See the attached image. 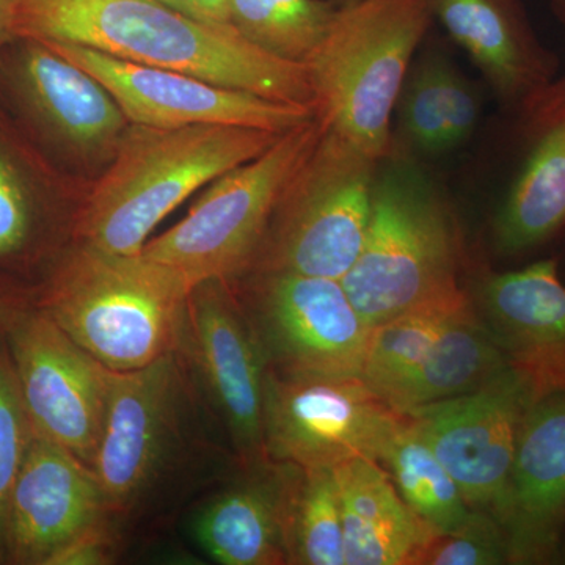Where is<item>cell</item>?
<instances>
[{"mask_svg":"<svg viewBox=\"0 0 565 565\" xmlns=\"http://www.w3.org/2000/svg\"><path fill=\"white\" fill-rule=\"evenodd\" d=\"M9 13L14 40L77 44L315 111L307 66L267 54L233 25L192 20L161 0H9Z\"/></svg>","mask_w":565,"mask_h":565,"instance_id":"6da1fadb","label":"cell"},{"mask_svg":"<svg viewBox=\"0 0 565 565\" xmlns=\"http://www.w3.org/2000/svg\"><path fill=\"white\" fill-rule=\"evenodd\" d=\"M280 136L228 125L152 128L129 122L109 169L77 212L74 234L98 250L137 255L156 226L192 193L252 161Z\"/></svg>","mask_w":565,"mask_h":565,"instance_id":"7a4b0ae2","label":"cell"},{"mask_svg":"<svg viewBox=\"0 0 565 565\" xmlns=\"http://www.w3.org/2000/svg\"><path fill=\"white\" fill-rule=\"evenodd\" d=\"M193 288L141 253L81 244L52 270L35 307L107 370L131 371L180 348Z\"/></svg>","mask_w":565,"mask_h":565,"instance_id":"3957f363","label":"cell"},{"mask_svg":"<svg viewBox=\"0 0 565 565\" xmlns=\"http://www.w3.org/2000/svg\"><path fill=\"white\" fill-rule=\"evenodd\" d=\"M462 239L452 204L411 158L379 166L359 258L344 275L349 299L371 329L459 291Z\"/></svg>","mask_w":565,"mask_h":565,"instance_id":"277c9868","label":"cell"},{"mask_svg":"<svg viewBox=\"0 0 565 565\" xmlns=\"http://www.w3.org/2000/svg\"><path fill=\"white\" fill-rule=\"evenodd\" d=\"M433 21L430 0L338 7L332 28L305 63L315 117L371 158H390L397 96Z\"/></svg>","mask_w":565,"mask_h":565,"instance_id":"5b68a950","label":"cell"},{"mask_svg":"<svg viewBox=\"0 0 565 565\" xmlns=\"http://www.w3.org/2000/svg\"><path fill=\"white\" fill-rule=\"evenodd\" d=\"M381 162L323 125L275 207L256 273L343 280L363 247Z\"/></svg>","mask_w":565,"mask_h":565,"instance_id":"8992f818","label":"cell"},{"mask_svg":"<svg viewBox=\"0 0 565 565\" xmlns=\"http://www.w3.org/2000/svg\"><path fill=\"white\" fill-rule=\"evenodd\" d=\"M323 132L318 117L211 182L181 222L148 241L141 255L180 270L192 286L250 269L275 207Z\"/></svg>","mask_w":565,"mask_h":565,"instance_id":"52a82bcc","label":"cell"},{"mask_svg":"<svg viewBox=\"0 0 565 565\" xmlns=\"http://www.w3.org/2000/svg\"><path fill=\"white\" fill-rule=\"evenodd\" d=\"M404 414L360 377H286L267 371V457L294 468H334L352 459L379 462Z\"/></svg>","mask_w":565,"mask_h":565,"instance_id":"ba28073f","label":"cell"},{"mask_svg":"<svg viewBox=\"0 0 565 565\" xmlns=\"http://www.w3.org/2000/svg\"><path fill=\"white\" fill-rule=\"evenodd\" d=\"M535 401L533 386L509 364L473 392L404 415L455 479L468 505L500 520L520 430Z\"/></svg>","mask_w":565,"mask_h":565,"instance_id":"9c48e42d","label":"cell"},{"mask_svg":"<svg viewBox=\"0 0 565 565\" xmlns=\"http://www.w3.org/2000/svg\"><path fill=\"white\" fill-rule=\"evenodd\" d=\"M248 316L270 373L286 377H360L373 329L332 278L259 274Z\"/></svg>","mask_w":565,"mask_h":565,"instance_id":"30bf717a","label":"cell"},{"mask_svg":"<svg viewBox=\"0 0 565 565\" xmlns=\"http://www.w3.org/2000/svg\"><path fill=\"white\" fill-rule=\"evenodd\" d=\"M33 435L93 470L106 415L109 370L32 305L6 332Z\"/></svg>","mask_w":565,"mask_h":565,"instance_id":"8fae6325","label":"cell"},{"mask_svg":"<svg viewBox=\"0 0 565 565\" xmlns=\"http://www.w3.org/2000/svg\"><path fill=\"white\" fill-rule=\"evenodd\" d=\"M41 44L92 74L110 93L131 125L152 128L228 125L285 134L315 117L308 107L222 87L181 71L120 61L77 44Z\"/></svg>","mask_w":565,"mask_h":565,"instance_id":"7c38bea8","label":"cell"},{"mask_svg":"<svg viewBox=\"0 0 565 565\" xmlns=\"http://www.w3.org/2000/svg\"><path fill=\"white\" fill-rule=\"evenodd\" d=\"M509 114L511 169L492 234L500 255L519 256L565 230V77Z\"/></svg>","mask_w":565,"mask_h":565,"instance_id":"4fadbf2b","label":"cell"},{"mask_svg":"<svg viewBox=\"0 0 565 565\" xmlns=\"http://www.w3.org/2000/svg\"><path fill=\"white\" fill-rule=\"evenodd\" d=\"M185 337L241 460L247 467L263 463L267 362L250 318L226 281H203L192 289Z\"/></svg>","mask_w":565,"mask_h":565,"instance_id":"5bb4252c","label":"cell"},{"mask_svg":"<svg viewBox=\"0 0 565 565\" xmlns=\"http://www.w3.org/2000/svg\"><path fill=\"white\" fill-rule=\"evenodd\" d=\"M178 384L174 353L139 370H109L93 462L109 511H125L154 475L172 430Z\"/></svg>","mask_w":565,"mask_h":565,"instance_id":"9a60e30c","label":"cell"},{"mask_svg":"<svg viewBox=\"0 0 565 565\" xmlns=\"http://www.w3.org/2000/svg\"><path fill=\"white\" fill-rule=\"evenodd\" d=\"M107 511L95 471L68 449L33 435L11 492L7 563L46 565Z\"/></svg>","mask_w":565,"mask_h":565,"instance_id":"2e32d148","label":"cell"},{"mask_svg":"<svg viewBox=\"0 0 565 565\" xmlns=\"http://www.w3.org/2000/svg\"><path fill=\"white\" fill-rule=\"evenodd\" d=\"M0 71L43 132L79 154L111 158L129 121L92 74L33 40H14Z\"/></svg>","mask_w":565,"mask_h":565,"instance_id":"e0dca14e","label":"cell"},{"mask_svg":"<svg viewBox=\"0 0 565 565\" xmlns=\"http://www.w3.org/2000/svg\"><path fill=\"white\" fill-rule=\"evenodd\" d=\"M482 305L535 396L565 392V282L555 258L486 278Z\"/></svg>","mask_w":565,"mask_h":565,"instance_id":"ac0fdd59","label":"cell"},{"mask_svg":"<svg viewBox=\"0 0 565 565\" xmlns=\"http://www.w3.org/2000/svg\"><path fill=\"white\" fill-rule=\"evenodd\" d=\"M430 9L505 110L556 79L559 58L535 35L522 0H430Z\"/></svg>","mask_w":565,"mask_h":565,"instance_id":"d6986e66","label":"cell"},{"mask_svg":"<svg viewBox=\"0 0 565 565\" xmlns=\"http://www.w3.org/2000/svg\"><path fill=\"white\" fill-rule=\"evenodd\" d=\"M565 515V392L539 397L516 444L500 523L511 559L552 552Z\"/></svg>","mask_w":565,"mask_h":565,"instance_id":"ffe728a7","label":"cell"},{"mask_svg":"<svg viewBox=\"0 0 565 565\" xmlns=\"http://www.w3.org/2000/svg\"><path fill=\"white\" fill-rule=\"evenodd\" d=\"M343 520L345 565H414L435 534L405 504L384 468L352 459L333 468Z\"/></svg>","mask_w":565,"mask_h":565,"instance_id":"44dd1931","label":"cell"},{"mask_svg":"<svg viewBox=\"0 0 565 565\" xmlns=\"http://www.w3.org/2000/svg\"><path fill=\"white\" fill-rule=\"evenodd\" d=\"M292 481L252 478L212 498L193 522L207 555L225 565L289 563L288 509Z\"/></svg>","mask_w":565,"mask_h":565,"instance_id":"7402d4cb","label":"cell"},{"mask_svg":"<svg viewBox=\"0 0 565 565\" xmlns=\"http://www.w3.org/2000/svg\"><path fill=\"white\" fill-rule=\"evenodd\" d=\"M394 110L397 129L392 156L403 148L401 156H440L473 136L481 102L449 58L430 51L412 63Z\"/></svg>","mask_w":565,"mask_h":565,"instance_id":"603a6c76","label":"cell"},{"mask_svg":"<svg viewBox=\"0 0 565 565\" xmlns=\"http://www.w3.org/2000/svg\"><path fill=\"white\" fill-rule=\"evenodd\" d=\"M509 366L501 345L473 311L452 322L430 345L426 356L385 393L401 414L473 392Z\"/></svg>","mask_w":565,"mask_h":565,"instance_id":"cb8c5ba5","label":"cell"},{"mask_svg":"<svg viewBox=\"0 0 565 565\" xmlns=\"http://www.w3.org/2000/svg\"><path fill=\"white\" fill-rule=\"evenodd\" d=\"M379 463L390 471L405 504L435 534L452 533L470 522L476 511L430 446L405 415Z\"/></svg>","mask_w":565,"mask_h":565,"instance_id":"d4e9b609","label":"cell"},{"mask_svg":"<svg viewBox=\"0 0 565 565\" xmlns=\"http://www.w3.org/2000/svg\"><path fill=\"white\" fill-rule=\"evenodd\" d=\"M471 311L467 294L459 289L374 327L360 379L384 399L422 362L435 340Z\"/></svg>","mask_w":565,"mask_h":565,"instance_id":"484cf974","label":"cell"},{"mask_svg":"<svg viewBox=\"0 0 565 565\" xmlns=\"http://www.w3.org/2000/svg\"><path fill=\"white\" fill-rule=\"evenodd\" d=\"M332 0H228L230 25L259 50L305 65L326 39Z\"/></svg>","mask_w":565,"mask_h":565,"instance_id":"4316f807","label":"cell"},{"mask_svg":"<svg viewBox=\"0 0 565 565\" xmlns=\"http://www.w3.org/2000/svg\"><path fill=\"white\" fill-rule=\"evenodd\" d=\"M289 493V563L345 565L343 520L333 468H299Z\"/></svg>","mask_w":565,"mask_h":565,"instance_id":"83f0119b","label":"cell"},{"mask_svg":"<svg viewBox=\"0 0 565 565\" xmlns=\"http://www.w3.org/2000/svg\"><path fill=\"white\" fill-rule=\"evenodd\" d=\"M33 437L7 341H0V563H7V520L14 482Z\"/></svg>","mask_w":565,"mask_h":565,"instance_id":"f1b7e54d","label":"cell"},{"mask_svg":"<svg viewBox=\"0 0 565 565\" xmlns=\"http://www.w3.org/2000/svg\"><path fill=\"white\" fill-rule=\"evenodd\" d=\"M509 557L505 535L484 512L476 511L467 525L452 533L433 534L416 553L414 564L494 565Z\"/></svg>","mask_w":565,"mask_h":565,"instance_id":"f546056e","label":"cell"},{"mask_svg":"<svg viewBox=\"0 0 565 565\" xmlns=\"http://www.w3.org/2000/svg\"><path fill=\"white\" fill-rule=\"evenodd\" d=\"M35 217V196L28 177L0 140V262L28 248Z\"/></svg>","mask_w":565,"mask_h":565,"instance_id":"4dcf8cb0","label":"cell"},{"mask_svg":"<svg viewBox=\"0 0 565 565\" xmlns=\"http://www.w3.org/2000/svg\"><path fill=\"white\" fill-rule=\"evenodd\" d=\"M114 535L106 519L74 535L46 561V565H103L114 557Z\"/></svg>","mask_w":565,"mask_h":565,"instance_id":"1f68e13d","label":"cell"},{"mask_svg":"<svg viewBox=\"0 0 565 565\" xmlns=\"http://www.w3.org/2000/svg\"><path fill=\"white\" fill-rule=\"evenodd\" d=\"M170 9L206 24H228V0H161Z\"/></svg>","mask_w":565,"mask_h":565,"instance_id":"d6a6232c","label":"cell"},{"mask_svg":"<svg viewBox=\"0 0 565 565\" xmlns=\"http://www.w3.org/2000/svg\"><path fill=\"white\" fill-rule=\"evenodd\" d=\"M31 307L24 302L20 292L11 291L0 282V334H6L14 319Z\"/></svg>","mask_w":565,"mask_h":565,"instance_id":"836d02e7","label":"cell"},{"mask_svg":"<svg viewBox=\"0 0 565 565\" xmlns=\"http://www.w3.org/2000/svg\"><path fill=\"white\" fill-rule=\"evenodd\" d=\"M13 41L10 31L9 0H0V58Z\"/></svg>","mask_w":565,"mask_h":565,"instance_id":"e575fe53","label":"cell"},{"mask_svg":"<svg viewBox=\"0 0 565 565\" xmlns=\"http://www.w3.org/2000/svg\"><path fill=\"white\" fill-rule=\"evenodd\" d=\"M552 7L557 20L565 25V0H552Z\"/></svg>","mask_w":565,"mask_h":565,"instance_id":"d590c367","label":"cell"},{"mask_svg":"<svg viewBox=\"0 0 565 565\" xmlns=\"http://www.w3.org/2000/svg\"><path fill=\"white\" fill-rule=\"evenodd\" d=\"M332 2L337 7H345L351 6V3L356 2V0H332Z\"/></svg>","mask_w":565,"mask_h":565,"instance_id":"8d00e7d4","label":"cell"}]
</instances>
